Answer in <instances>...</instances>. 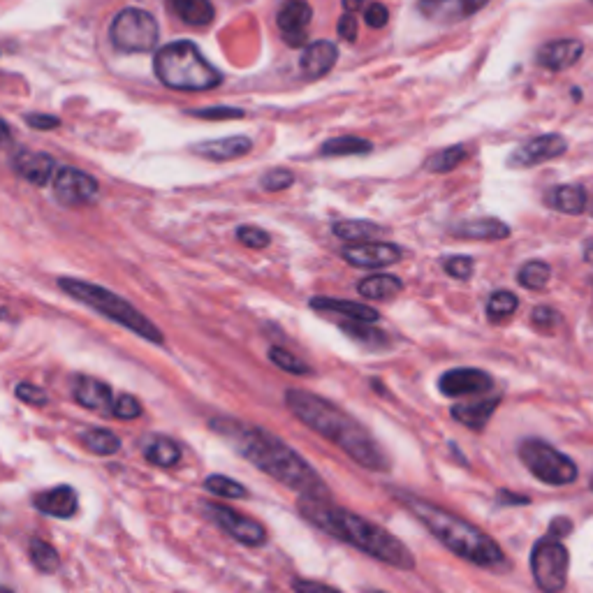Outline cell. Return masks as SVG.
I'll return each mask as SVG.
<instances>
[{"mask_svg": "<svg viewBox=\"0 0 593 593\" xmlns=\"http://www.w3.org/2000/svg\"><path fill=\"white\" fill-rule=\"evenodd\" d=\"M211 429L232 441L241 457L272 475L281 485L295 489L302 499L329 501V489L313 471V466L278 436L255 427V424H241L237 420H214Z\"/></svg>", "mask_w": 593, "mask_h": 593, "instance_id": "obj_1", "label": "cell"}, {"mask_svg": "<svg viewBox=\"0 0 593 593\" xmlns=\"http://www.w3.org/2000/svg\"><path fill=\"white\" fill-rule=\"evenodd\" d=\"M285 404L306 427H311L316 434L332 441L336 448H341L360 466L369 468V471H387L390 468L385 452L378 448V443L373 441L369 431L348 413H343L341 408L329 404L318 394L297 390V387L285 392Z\"/></svg>", "mask_w": 593, "mask_h": 593, "instance_id": "obj_2", "label": "cell"}, {"mask_svg": "<svg viewBox=\"0 0 593 593\" xmlns=\"http://www.w3.org/2000/svg\"><path fill=\"white\" fill-rule=\"evenodd\" d=\"M394 496H397L401 505H404L411 515L417 517V522H420L438 543L448 547L452 554L459 556V559L489 570L508 568V559H505L503 549L496 545L485 531H480L478 526L468 524L466 519L452 515L450 510L438 508V505L422 499V496L408 492H394Z\"/></svg>", "mask_w": 593, "mask_h": 593, "instance_id": "obj_3", "label": "cell"}, {"mask_svg": "<svg viewBox=\"0 0 593 593\" xmlns=\"http://www.w3.org/2000/svg\"><path fill=\"white\" fill-rule=\"evenodd\" d=\"M302 512L309 522L320 526L322 531L332 533L334 538L357 547L360 552L387 563V566L399 568V570L415 568L413 554L408 552V547L401 543L399 538H394L390 531L383 529V526L355 515V512L343 510V508H332L327 501H309V499H302Z\"/></svg>", "mask_w": 593, "mask_h": 593, "instance_id": "obj_4", "label": "cell"}, {"mask_svg": "<svg viewBox=\"0 0 593 593\" xmlns=\"http://www.w3.org/2000/svg\"><path fill=\"white\" fill-rule=\"evenodd\" d=\"M153 70L160 82L174 91H211L223 82L221 72L188 40L170 42L158 49Z\"/></svg>", "mask_w": 593, "mask_h": 593, "instance_id": "obj_5", "label": "cell"}, {"mask_svg": "<svg viewBox=\"0 0 593 593\" xmlns=\"http://www.w3.org/2000/svg\"><path fill=\"white\" fill-rule=\"evenodd\" d=\"M58 288L63 292H68L72 299H77V302H82L86 306H91L93 311L102 313V316L119 322L130 332L142 336V339L151 341V343H163V332H160V327L153 325V322L144 316L142 311H137L133 304L126 302V299L114 295L112 290L107 288H100V285H93V283H86V281H79V278H58Z\"/></svg>", "mask_w": 593, "mask_h": 593, "instance_id": "obj_6", "label": "cell"}, {"mask_svg": "<svg viewBox=\"0 0 593 593\" xmlns=\"http://www.w3.org/2000/svg\"><path fill=\"white\" fill-rule=\"evenodd\" d=\"M112 45L126 54H146L158 47L160 28L158 21L151 12L139 10V7H128L121 10L109 28Z\"/></svg>", "mask_w": 593, "mask_h": 593, "instance_id": "obj_7", "label": "cell"}, {"mask_svg": "<svg viewBox=\"0 0 593 593\" xmlns=\"http://www.w3.org/2000/svg\"><path fill=\"white\" fill-rule=\"evenodd\" d=\"M519 457L524 466L536 475L540 482L552 487H566L577 480V466L575 461L563 455L552 445L538 438H526L519 445Z\"/></svg>", "mask_w": 593, "mask_h": 593, "instance_id": "obj_8", "label": "cell"}, {"mask_svg": "<svg viewBox=\"0 0 593 593\" xmlns=\"http://www.w3.org/2000/svg\"><path fill=\"white\" fill-rule=\"evenodd\" d=\"M570 556L556 538H545L533 547L531 552V573L538 589L545 593H556L566 587L568 582Z\"/></svg>", "mask_w": 593, "mask_h": 593, "instance_id": "obj_9", "label": "cell"}, {"mask_svg": "<svg viewBox=\"0 0 593 593\" xmlns=\"http://www.w3.org/2000/svg\"><path fill=\"white\" fill-rule=\"evenodd\" d=\"M54 195L65 207H82L98 200L100 188L91 174H86L77 167H61L54 174Z\"/></svg>", "mask_w": 593, "mask_h": 593, "instance_id": "obj_10", "label": "cell"}, {"mask_svg": "<svg viewBox=\"0 0 593 593\" xmlns=\"http://www.w3.org/2000/svg\"><path fill=\"white\" fill-rule=\"evenodd\" d=\"M207 515L214 519V522L221 526L225 533H230L234 540H239L241 545L260 547L267 543L265 526H262L260 522H255V519H248L244 515H239V512H234V510L225 508V505H218V503L207 505Z\"/></svg>", "mask_w": 593, "mask_h": 593, "instance_id": "obj_11", "label": "cell"}, {"mask_svg": "<svg viewBox=\"0 0 593 593\" xmlns=\"http://www.w3.org/2000/svg\"><path fill=\"white\" fill-rule=\"evenodd\" d=\"M568 149V142L563 135H556V133H549V135H540V137H533L529 142L517 146L515 151L510 153L508 158V165L510 167H536V165H543L547 160H554L566 153Z\"/></svg>", "mask_w": 593, "mask_h": 593, "instance_id": "obj_12", "label": "cell"}, {"mask_svg": "<svg viewBox=\"0 0 593 593\" xmlns=\"http://www.w3.org/2000/svg\"><path fill=\"white\" fill-rule=\"evenodd\" d=\"M313 19V10L306 0H285L278 10L276 24L283 40L290 47H306V33Z\"/></svg>", "mask_w": 593, "mask_h": 593, "instance_id": "obj_13", "label": "cell"}, {"mask_svg": "<svg viewBox=\"0 0 593 593\" xmlns=\"http://www.w3.org/2000/svg\"><path fill=\"white\" fill-rule=\"evenodd\" d=\"M487 3L489 0H420L417 10H420L424 19L448 26L457 24L461 19H468Z\"/></svg>", "mask_w": 593, "mask_h": 593, "instance_id": "obj_14", "label": "cell"}, {"mask_svg": "<svg viewBox=\"0 0 593 593\" xmlns=\"http://www.w3.org/2000/svg\"><path fill=\"white\" fill-rule=\"evenodd\" d=\"M438 387L445 397H466V394L489 392L494 387V378L482 369H452L443 373Z\"/></svg>", "mask_w": 593, "mask_h": 593, "instance_id": "obj_15", "label": "cell"}, {"mask_svg": "<svg viewBox=\"0 0 593 593\" xmlns=\"http://www.w3.org/2000/svg\"><path fill=\"white\" fill-rule=\"evenodd\" d=\"M343 258H346L353 267L362 269H378L394 265V262L401 260V248L394 244H380V241H373V244H353L343 248Z\"/></svg>", "mask_w": 593, "mask_h": 593, "instance_id": "obj_16", "label": "cell"}, {"mask_svg": "<svg viewBox=\"0 0 593 593\" xmlns=\"http://www.w3.org/2000/svg\"><path fill=\"white\" fill-rule=\"evenodd\" d=\"M582 54H584V45L580 40L563 38V40L547 42V45L540 47L536 54V61L540 68L561 72V70L573 68V65L582 58Z\"/></svg>", "mask_w": 593, "mask_h": 593, "instance_id": "obj_17", "label": "cell"}, {"mask_svg": "<svg viewBox=\"0 0 593 593\" xmlns=\"http://www.w3.org/2000/svg\"><path fill=\"white\" fill-rule=\"evenodd\" d=\"M12 165L14 170L21 179L31 181L33 186H47L54 177V167H56V160L47 156V153H38V151H19L17 156L12 158Z\"/></svg>", "mask_w": 593, "mask_h": 593, "instance_id": "obj_18", "label": "cell"}, {"mask_svg": "<svg viewBox=\"0 0 593 593\" xmlns=\"http://www.w3.org/2000/svg\"><path fill=\"white\" fill-rule=\"evenodd\" d=\"M336 61H339V49H336L334 42L318 40L306 45L302 58H299V65H302V72L306 77L320 79L334 68Z\"/></svg>", "mask_w": 593, "mask_h": 593, "instance_id": "obj_19", "label": "cell"}, {"mask_svg": "<svg viewBox=\"0 0 593 593\" xmlns=\"http://www.w3.org/2000/svg\"><path fill=\"white\" fill-rule=\"evenodd\" d=\"M251 151H253L251 137H244V135L207 139V142H200L193 146V153L209 160H237L248 156Z\"/></svg>", "mask_w": 593, "mask_h": 593, "instance_id": "obj_20", "label": "cell"}, {"mask_svg": "<svg viewBox=\"0 0 593 593\" xmlns=\"http://www.w3.org/2000/svg\"><path fill=\"white\" fill-rule=\"evenodd\" d=\"M35 508H38L42 515L68 519L75 515L79 508L77 492L72 487H65V485L49 489V492H42L35 496Z\"/></svg>", "mask_w": 593, "mask_h": 593, "instance_id": "obj_21", "label": "cell"}, {"mask_svg": "<svg viewBox=\"0 0 593 593\" xmlns=\"http://www.w3.org/2000/svg\"><path fill=\"white\" fill-rule=\"evenodd\" d=\"M311 309L322 313H334V316H343L348 320H360V322H376L380 318L378 311L371 309V306L360 302H346V299H334V297H313Z\"/></svg>", "mask_w": 593, "mask_h": 593, "instance_id": "obj_22", "label": "cell"}, {"mask_svg": "<svg viewBox=\"0 0 593 593\" xmlns=\"http://www.w3.org/2000/svg\"><path fill=\"white\" fill-rule=\"evenodd\" d=\"M75 399L89 411H109L112 408V390L98 378L79 376L75 380Z\"/></svg>", "mask_w": 593, "mask_h": 593, "instance_id": "obj_23", "label": "cell"}, {"mask_svg": "<svg viewBox=\"0 0 593 593\" xmlns=\"http://www.w3.org/2000/svg\"><path fill=\"white\" fill-rule=\"evenodd\" d=\"M499 404H501V397H489V399L475 401V404H459L452 408V417L471 431H482L487 427V422L492 420V415Z\"/></svg>", "mask_w": 593, "mask_h": 593, "instance_id": "obj_24", "label": "cell"}, {"mask_svg": "<svg viewBox=\"0 0 593 593\" xmlns=\"http://www.w3.org/2000/svg\"><path fill=\"white\" fill-rule=\"evenodd\" d=\"M545 202L549 207L561 211V214L577 216L587 209V190L582 186H573V183H566V186H554L545 195Z\"/></svg>", "mask_w": 593, "mask_h": 593, "instance_id": "obj_25", "label": "cell"}, {"mask_svg": "<svg viewBox=\"0 0 593 593\" xmlns=\"http://www.w3.org/2000/svg\"><path fill=\"white\" fill-rule=\"evenodd\" d=\"M452 234L464 239H485V241H501L510 237V228L499 218H478V221H464L452 228Z\"/></svg>", "mask_w": 593, "mask_h": 593, "instance_id": "obj_26", "label": "cell"}, {"mask_svg": "<svg viewBox=\"0 0 593 593\" xmlns=\"http://www.w3.org/2000/svg\"><path fill=\"white\" fill-rule=\"evenodd\" d=\"M167 5H170V10L188 26L204 28L216 17L211 0H167Z\"/></svg>", "mask_w": 593, "mask_h": 593, "instance_id": "obj_27", "label": "cell"}, {"mask_svg": "<svg viewBox=\"0 0 593 593\" xmlns=\"http://www.w3.org/2000/svg\"><path fill=\"white\" fill-rule=\"evenodd\" d=\"M144 459L149 461V464H153V466L170 468L174 464H179L181 448H179L177 443L172 441V438H167V436H153L144 445Z\"/></svg>", "mask_w": 593, "mask_h": 593, "instance_id": "obj_28", "label": "cell"}, {"mask_svg": "<svg viewBox=\"0 0 593 593\" xmlns=\"http://www.w3.org/2000/svg\"><path fill=\"white\" fill-rule=\"evenodd\" d=\"M404 290V283L401 278L390 276V274H376L364 278V281L357 285V292L366 299H392L397 297L399 292Z\"/></svg>", "mask_w": 593, "mask_h": 593, "instance_id": "obj_29", "label": "cell"}, {"mask_svg": "<svg viewBox=\"0 0 593 593\" xmlns=\"http://www.w3.org/2000/svg\"><path fill=\"white\" fill-rule=\"evenodd\" d=\"M468 158V149L464 144H457V146H448V149L434 153V156H429L424 160V170L429 172H436V174H443V172H452L457 170V167L464 163Z\"/></svg>", "mask_w": 593, "mask_h": 593, "instance_id": "obj_30", "label": "cell"}, {"mask_svg": "<svg viewBox=\"0 0 593 593\" xmlns=\"http://www.w3.org/2000/svg\"><path fill=\"white\" fill-rule=\"evenodd\" d=\"M373 144L369 139L362 137H334L327 139L325 144L320 146L322 156H362V153H369Z\"/></svg>", "mask_w": 593, "mask_h": 593, "instance_id": "obj_31", "label": "cell"}, {"mask_svg": "<svg viewBox=\"0 0 593 593\" xmlns=\"http://www.w3.org/2000/svg\"><path fill=\"white\" fill-rule=\"evenodd\" d=\"M334 234L343 241H369L373 237H380L387 230L371 221H339L334 223Z\"/></svg>", "mask_w": 593, "mask_h": 593, "instance_id": "obj_32", "label": "cell"}, {"mask_svg": "<svg viewBox=\"0 0 593 593\" xmlns=\"http://www.w3.org/2000/svg\"><path fill=\"white\" fill-rule=\"evenodd\" d=\"M82 441L86 448H89L91 452H95V455H116V452L121 450V441L116 438L112 431L107 429H89L84 431Z\"/></svg>", "mask_w": 593, "mask_h": 593, "instance_id": "obj_33", "label": "cell"}, {"mask_svg": "<svg viewBox=\"0 0 593 593\" xmlns=\"http://www.w3.org/2000/svg\"><path fill=\"white\" fill-rule=\"evenodd\" d=\"M549 278H552V269H549V265H545V262H540V260L526 262V265L519 269V274H517L519 285H522V288H526V290H543L549 283Z\"/></svg>", "mask_w": 593, "mask_h": 593, "instance_id": "obj_34", "label": "cell"}, {"mask_svg": "<svg viewBox=\"0 0 593 593\" xmlns=\"http://www.w3.org/2000/svg\"><path fill=\"white\" fill-rule=\"evenodd\" d=\"M31 561L40 573H47V575L54 573V570H58V566H61V556H58L56 549L49 543H45V540H38V538L31 540Z\"/></svg>", "mask_w": 593, "mask_h": 593, "instance_id": "obj_35", "label": "cell"}, {"mask_svg": "<svg viewBox=\"0 0 593 593\" xmlns=\"http://www.w3.org/2000/svg\"><path fill=\"white\" fill-rule=\"evenodd\" d=\"M341 329L350 336V339L360 341L369 348H378V346H385V343H387L385 334L378 332V329H373L371 322L353 320V322H346V325H341Z\"/></svg>", "mask_w": 593, "mask_h": 593, "instance_id": "obj_36", "label": "cell"}, {"mask_svg": "<svg viewBox=\"0 0 593 593\" xmlns=\"http://www.w3.org/2000/svg\"><path fill=\"white\" fill-rule=\"evenodd\" d=\"M204 487L214 496H221V499H244L248 494L244 485H239V482L232 478H225V475H209Z\"/></svg>", "mask_w": 593, "mask_h": 593, "instance_id": "obj_37", "label": "cell"}, {"mask_svg": "<svg viewBox=\"0 0 593 593\" xmlns=\"http://www.w3.org/2000/svg\"><path fill=\"white\" fill-rule=\"evenodd\" d=\"M517 306H519V299L512 295V292H508V290L494 292L487 302V316L492 322H499L503 318L512 316V313L517 311Z\"/></svg>", "mask_w": 593, "mask_h": 593, "instance_id": "obj_38", "label": "cell"}, {"mask_svg": "<svg viewBox=\"0 0 593 593\" xmlns=\"http://www.w3.org/2000/svg\"><path fill=\"white\" fill-rule=\"evenodd\" d=\"M269 360H272L278 369L288 371V373H295V376H306V373H311V366L306 364L304 360H299L295 353H290V350L285 348H269Z\"/></svg>", "mask_w": 593, "mask_h": 593, "instance_id": "obj_39", "label": "cell"}, {"mask_svg": "<svg viewBox=\"0 0 593 593\" xmlns=\"http://www.w3.org/2000/svg\"><path fill=\"white\" fill-rule=\"evenodd\" d=\"M295 183V174L290 170H283V167H276V170L262 174L260 186L262 190H269V193H278V190L290 188Z\"/></svg>", "mask_w": 593, "mask_h": 593, "instance_id": "obj_40", "label": "cell"}, {"mask_svg": "<svg viewBox=\"0 0 593 593\" xmlns=\"http://www.w3.org/2000/svg\"><path fill=\"white\" fill-rule=\"evenodd\" d=\"M190 116L207 121H223V119H244V112L237 107H204V109H190Z\"/></svg>", "mask_w": 593, "mask_h": 593, "instance_id": "obj_41", "label": "cell"}, {"mask_svg": "<svg viewBox=\"0 0 593 593\" xmlns=\"http://www.w3.org/2000/svg\"><path fill=\"white\" fill-rule=\"evenodd\" d=\"M443 265L445 272L457 278V281H466L473 274V260L466 258V255H450V258H445Z\"/></svg>", "mask_w": 593, "mask_h": 593, "instance_id": "obj_42", "label": "cell"}, {"mask_svg": "<svg viewBox=\"0 0 593 593\" xmlns=\"http://www.w3.org/2000/svg\"><path fill=\"white\" fill-rule=\"evenodd\" d=\"M237 237L244 246L248 248H267L272 244V237H269V232L260 230V228H253V225H244V228L237 230Z\"/></svg>", "mask_w": 593, "mask_h": 593, "instance_id": "obj_43", "label": "cell"}, {"mask_svg": "<svg viewBox=\"0 0 593 593\" xmlns=\"http://www.w3.org/2000/svg\"><path fill=\"white\" fill-rule=\"evenodd\" d=\"M114 417L119 420H135V417L142 415V404L133 397V394H121L119 399L114 401Z\"/></svg>", "mask_w": 593, "mask_h": 593, "instance_id": "obj_44", "label": "cell"}, {"mask_svg": "<svg viewBox=\"0 0 593 593\" xmlns=\"http://www.w3.org/2000/svg\"><path fill=\"white\" fill-rule=\"evenodd\" d=\"M17 397L31 406H45L49 404V394L38 385L31 383H19L17 385Z\"/></svg>", "mask_w": 593, "mask_h": 593, "instance_id": "obj_45", "label": "cell"}, {"mask_svg": "<svg viewBox=\"0 0 593 593\" xmlns=\"http://www.w3.org/2000/svg\"><path fill=\"white\" fill-rule=\"evenodd\" d=\"M364 21L371 28H383L390 21V10L383 3H369L364 10Z\"/></svg>", "mask_w": 593, "mask_h": 593, "instance_id": "obj_46", "label": "cell"}, {"mask_svg": "<svg viewBox=\"0 0 593 593\" xmlns=\"http://www.w3.org/2000/svg\"><path fill=\"white\" fill-rule=\"evenodd\" d=\"M531 320H533V325H538L540 329H552L561 322L559 313H556L554 309H549V306H538V309H533Z\"/></svg>", "mask_w": 593, "mask_h": 593, "instance_id": "obj_47", "label": "cell"}, {"mask_svg": "<svg viewBox=\"0 0 593 593\" xmlns=\"http://www.w3.org/2000/svg\"><path fill=\"white\" fill-rule=\"evenodd\" d=\"M24 121H26L28 126H31L33 130H51V128H58V126H61V119H58V116L38 114V112L26 114V116H24Z\"/></svg>", "mask_w": 593, "mask_h": 593, "instance_id": "obj_48", "label": "cell"}, {"mask_svg": "<svg viewBox=\"0 0 593 593\" xmlns=\"http://www.w3.org/2000/svg\"><path fill=\"white\" fill-rule=\"evenodd\" d=\"M339 38H343L346 42L357 40V19L353 12H346L339 19Z\"/></svg>", "mask_w": 593, "mask_h": 593, "instance_id": "obj_49", "label": "cell"}, {"mask_svg": "<svg viewBox=\"0 0 593 593\" xmlns=\"http://www.w3.org/2000/svg\"><path fill=\"white\" fill-rule=\"evenodd\" d=\"M570 531H573V524H570L568 517H559L549 524V538H556V540L566 538Z\"/></svg>", "mask_w": 593, "mask_h": 593, "instance_id": "obj_50", "label": "cell"}, {"mask_svg": "<svg viewBox=\"0 0 593 593\" xmlns=\"http://www.w3.org/2000/svg\"><path fill=\"white\" fill-rule=\"evenodd\" d=\"M295 589L297 591H334L332 587H327V584H320V582H295Z\"/></svg>", "mask_w": 593, "mask_h": 593, "instance_id": "obj_51", "label": "cell"}, {"mask_svg": "<svg viewBox=\"0 0 593 593\" xmlns=\"http://www.w3.org/2000/svg\"><path fill=\"white\" fill-rule=\"evenodd\" d=\"M12 142V133H10V126H7V123L0 119V149H5L7 144Z\"/></svg>", "mask_w": 593, "mask_h": 593, "instance_id": "obj_52", "label": "cell"}, {"mask_svg": "<svg viewBox=\"0 0 593 593\" xmlns=\"http://www.w3.org/2000/svg\"><path fill=\"white\" fill-rule=\"evenodd\" d=\"M364 7V0H343V10H348V12H360Z\"/></svg>", "mask_w": 593, "mask_h": 593, "instance_id": "obj_53", "label": "cell"}, {"mask_svg": "<svg viewBox=\"0 0 593 593\" xmlns=\"http://www.w3.org/2000/svg\"><path fill=\"white\" fill-rule=\"evenodd\" d=\"M584 260H587L589 265H593V241L587 248H584Z\"/></svg>", "mask_w": 593, "mask_h": 593, "instance_id": "obj_54", "label": "cell"}, {"mask_svg": "<svg viewBox=\"0 0 593 593\" xmlns=\"http://www.w3.org/2000/svg\"><path fill=\"white\" fill-rule=\"evenodd\" d=\"M591 489H593V478H591Z\"/></svg>", "mask_w": 593, "mask_h": 593, "instance_id": "obj_55", "label": "cell"}, {"mask_svg": "<svg viewBox=\"0 0 593 593\" xmlns=\"http://www.w3.org/2000/svg\"><path fill=\"white\" fill-rule=\"evenodd\" d=\"M591 214H593V209H591Z\"/></svg>", "mask_w": 593, "mask_h": 593, "instance_id": "obj_56", "label": "cell"}]
</instances>
